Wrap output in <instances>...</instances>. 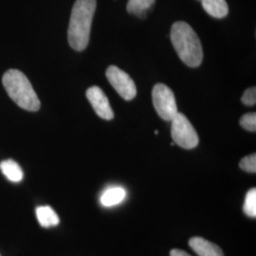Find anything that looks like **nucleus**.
<instances>
[{"label": "nucleus", "mask_w": 256, "mask_h": 256, "mask_svg": "<svg viewBox=\"0 0 256 256\" xmlns=\"http://www.w3.org/2000/svg\"><path fill=\"white\" fill-rule=\"evenodd\" d=\"M96 10V0H76L68 30V44L77 52L88 45L92 20Z\"/></svg>", "instance_id": "nucleus-1"}, {"label": "nucleus", "mask_w": 256, "mask_h": 256, "mask_svg": "<svg viewBox=\"0 0 256 256\" xmlns=\"http://www.w3.org/2000/svg\"><path fill=\"white\" fill-rule=\"evenodd\" d=\"M170 38L176 52L183 63L190 68L200 66L203 60V50L200 37L186 22L178 21L171 28Z\"/></svg>", "instance_id": "nucleus-2"}, {"label": "nucleus", "mask_w": 256, "mask_h": 256, "mask_svg": "<svg viewBox=\"0 0 256 256\" xmlns=\"http://www.w3.org/2000/svg\"><path fill=\"white\" fill-rule=\"evenodd\" d=\"M3 86L10 98L18 106L27 111L40 110L41 102L27 76L18 70H7L2 78Z\"/></svg>", "instance_id": "nucleus-3"}, {"label": "nucleus", "mask_w": 256, "mask_h": 256, "mask_svg": "<svg viewBox=\"0 0 256 256\" xmlns=\"http://www.w3.org/2000/svg\"><path fill=\"white\" fill-rule=\"evenodd\" d=\"M171 122V134L174 144L184 149H192L198 146L200 142L198 133L184 114L178 112Z\"/></svg>", "instance_id": "nucleus-4"}, {"label": "nucleus", "mask_w": 256, "mask_h": 256, "mask_svg": "<svg viewBox=\"0 0 256 256\" xmlns=\"http://www.w3.org/2000/svg\"><path fill=\"white\" fill-rule=\"evenodd\" d=\"M153 104L158 116L164 120H172L176 115L178 106L174 92L164 84H156L152 90Z\"/></svg>", "instance_id": "nucleus-5"}, {"label": "nucleus", "mask_w": 256, "mask_h": 256, "mask_svg": "<svg viewBox=\"0 0 256 256\" xmlns=\"http://www.w3.org/2000/svg\"><path fill=\"white\" fill-rule=\"evenodd\" d=\"M106 78L120 96L126 101L133 100L137 95V86L133 79L126 72L116 66H110L106 70Z\"/></svg>", "instance_id": "nucleus-6"}, {"label": "nucleus", "mask_w": 256, "mask_h": 256, "mask_svg": "<svg viewBox=\"0 0 256 256\" xmlns=\"http://www.w3.org/2000/svg\"><path fill=\"white\" fill-rule=\"evenodd\" d=\"M86 98L95 110L96 114L102 119L110 120L114 118V112L110 106V100L102 90L101 88L97 86H90L86 90Z\"/></svg>", "instance_id": "nucleus-7"}, {"label": "nucleus", "mask_w": 256, "mask_h": 256, "mask_svg": "<svg viewBox=\"0 0 256 256\" xmlns=\"http://www.w3.org/2000/svg\"><path fill=\"white\" fill-rule=\"evenodd\" d=\"M189 245L198 256H224L222 250L218 246L204 238H191Z\"/></svg>", "instance_id": "nucleus-8"}, {"label": "nucleus", "mask_w": 256, "mask_h": 256, "mask_svg": "<svg viewBox=\"0 0 256 256\" xmlns=\"http://www.w3.org/2000/svg\"><path fill=\"white\" fill-rule=\"evenodd\" d=\"M203 9L210 16L216 18H223L227 16L229 7L226 0H202Z\"/></svg>", "instance_id": "nucleus-9"}, {"label": "nucleus", "mask_w": 256, "mask_h": 256, "mask_svg": "<svg viewBox=\"0 0 256 256\" xmlns=\"http://www.w3.org/2000/svg\"><path fill=\"white\" fill-rule=\"evenodd\" d=\"M0 170L10 182H20L23 180V171L18 164L12 160H6L0 162Z\"/></svg>", "instance_id": "nucleus-10"}, {"label": "nucleus", "mask_w": 256, "mask_h": 256, "mask_svg": "<svg viewBox=\"0 0 256 256\" xmlns=\"http://www.w3.org/2000/svg\"><path fill=\"white\" fill-rule=\"evenodd\" d=\"M37 220L44 228L57 226L60 222L59 216L55 210L50 206H40L36 208Z\"/></svg>", "instance_id": "nucleus-11"}, {"label": "nucleus", "mask_w": 256, "mask_h": 256, "mask_svg": "<svg viewBox=\"0 0 256 256\" xmlns=\"http://www.w3.org/2000/svg\"><path fill=\"white\" fill-rule=\"evenodd\" d=\"M126 192L122 187H112L102 194L101 203L106 207L117 205L126 198Z\"/></svg>", "instance_id": "nucleus-12"}, {"label": "nucleus", "mask_w": 256, "mask_h": 256, "mask_svg": "<svg viewBox=\"0 0 256 256\" xmlns=\"http://www.w3.org/2000/svg\"><path fill=\"white\" fill-rule=\"evenodd\" d=\"M156 0H128L126 9L129 14L144 18L147 10L150 9Z\"/></svg>", "instance_id": "nucleus-13"}, {"label": "nucleus", "mask_w": 256, "mask_h": 256, "mask_svg": "<svg viewBox=\"0 0 256 256\" xmlns=\"http://www.w3.org/2000/svg\"><path fill=\"white\" fill-rule=\"evenodd\" d=\"M244 212L250 218L256 216V188L250 189L248 192L245 203H244Z\"/></svg>", "instance_id": "nucleus-14"}, {"label": "nucleus", "mask_w": 256, "mask_h": 256, "mask_svg": "<svg viewBox=\"0 0 256 256\" xmlns=\"http://www.w3.org/2000/svg\"><path fill=\"white\" fill-rule=\"evenodd\" d=\"M240 126L244 129L250 132H256V112L247 113L243 115L240 119Z\"/></svg>", "instance_id": "nucleus-15"}, {"label": "nucleus", "mask_w": 256, "mask_h": 256, "mask_svg": "<svg viewBox=\"0 0 256 256\" xmlns=\"http://www.w3.org/2000/svg\"><path fill=\"white\" fill-rule=\"evenodd\" d=\"M240 168L248 172V173H256V154H252V155L248 156L243 158L241 160H240V164H239Z\"/></svg>", "instance_id": "nucleus-16"}, {"label": "nucleus", "mask_w": 256, "mask_h": 256, "mask_svg": "<svg viewBox=\"0 0 256 256\" xmlns=\"http://www.w3.org/2000/svg\"><path fill=\"white\" fill-rule=\"evenodd\" d=\"M241 101L248 106H256V86L248 88L246 92H244Z\"/></svg>", "instance_id": "nucleus-17"}, {"label": "nucleus", "mask_w": 256, "mask_h": 256, "mask_svg": "<svg viewBox=\"0 0 256 256\" xmlns=\"http://www.w3.org/2000/svg\"><path fill=\"white\" fill-rule=\"evenodd\" d=\"M170 256H191L190 254H188L186 252L182 250H178V248H174L171 250L170 252Z\"/></svg>", "instance_id": "nucleus-18"}, {"label": "nucleus", "mask_w": 256, "mask_h": 256, "mask_svg": "<svg viewBox=\"0 0 256 256\" xmlns=\"http://www.w3.org/2000/svg\"><path fill=\"white\" fill-rule=\"evenodd\" d=\"M155 134L156 135H158V130H156Z\"/></svg>", "instance_id": "nucleus-19"}]
</instances>
